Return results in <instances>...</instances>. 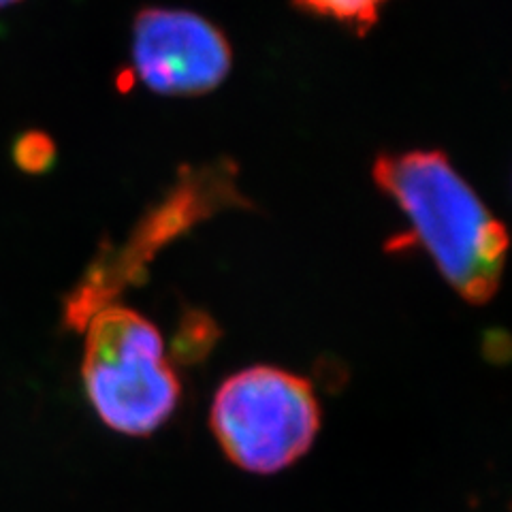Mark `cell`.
I'll list each match as a JSON object with an SVG mask.
<instances>
[{"instance_id": "cell-6", "label": "cell", "mask_w": 512, "mask_h": 512, "mask_svg": "<svg viewBox=\"0 0 512 512\" xmlns=\"http://www.w3.org/2000/svg\"><path fill=\"white\" fill-rule=\"evenodd\" d=\"M222 338L216 320L199 308L184 310L171 340V359L182 365H197L210 357Z\"/></svg>"}, {"instance_id": "cell-4", "label": "cell", "mask_w": 512, "mask_h": 512, "mask_svg": "<svg viewBox=\"0 0 512 512\" xmlns=\"http://www.w3.org/2000/svg\"><path fill=\"white\" fill-rule=\"evenodd\" d=\"M210 423L235 466L276 474L308 455L320 429V406L306 378L252 365L222 382Z\"/></svg>"}, {"instance_id": "cell-5", "label": "cell", "mask_w": 512, "mask_h": 512, "mask_svg": "<svg viewBox=\"0 0 512 512\" xmlns=\"http://www.w3.org/2000/svg\"><path fill=\"white\" fill-rule=\"evenodd\" d=\"M137 75L150 90L173 96L205 94L231 71V45L205 18L180 9H146L133 28Z\"/></svg>"}, {"instance_id": "cell-3", "label": "cell", "mask_w": 512, "mask_h": 512, "mask_svg": "<svg viewBox=\"0 0 512 512\" xmlns=\"http://www.w3.org/2000/svg\"><path fill=\"white\" fill-rule=\"evenodd\" d=\"M82 376L99 419L126 436H150L178 408L182 387L165 359L163 335L146 316L122 306L86 325Z\"/></svg>"}, {"instance_id": "cell-2", "label": "cell", "mask_w": 512, "mask_h": 512, "mask_svg": "<svg viewBox=\"0 0 512 512\" xmlns=\"http://www.w3.org/2000/svg\"><path fill=\"white\" fill-rule=\"evenodd\" d=\"M229 207H250L239 192L237 167L231 160L222 158L199 169L188 167L180 171L178 182L139 218L122 246L101 244L99 254L86 267V274L64 299V325L84 331L90 318L114 306L128 286L146 282L150 263L160 250Z\"/></svg>"}, {"instance_id": "cell-10", "label": "cell", "mask_w": 512, "mask_h": 512, "mask_svg": "<svg viewBox=\"0 0 512 512\" xmlns=\"http://www.w3.org/2000/svg\"><path fill=\"white\" fill-rule=\"evenodd\" d=\"M15 3H20V0H0V9H5V7L15 5Z\"/></svg>"}, {"instance_id": "cell-8", "label": "cell", "mask_w": 512, "mask_h": 512, "mask_svg": "<svg viewBox=\"0 0 512 512\" xmlns=\"http://www.w3.org/2000/svg\"><path fill=\"white\" fill-rule=\"evenodd\" d=\"M13 158L15 165H18L26 173H43L54 165L56 148L54 141L43 135V133H26L18 137L13 146Z\"/></svg>"}, {"instance_id": "cell-1", "label": "cell", "mask_w": 512, "mask_h": 512, "mask_svg": "<svg viewBox=\"0 0 512 512\" xmlns=\"http://www.w3.org/2000/svg\"><path fill=\"white\" fill-rule=\"evenodd\" d=\"M374 180L402 210L412 231L393 250L419 242L444 280L472 306L498 293L506 263L508 233L444 152L412 150L382 154Z\"/></svg>"}, {"instance_id": "cell-7", "label": "cell", "mask_w": 512, "mask_h": 512, "mask_svg": "<svg viewBox=\"0 0 512 512\" xmlns=\"http://www.w3.org/2000/svg\"><path fill=\"white\" fill-rule=\"evenodd\" d=\"M299 3L318 15L367 30L378 20L384 0H299Z\"/></svg>"}, {"instance_id": "cell-9", "label": "cell", "mask_w": 512, "mask_h": 512, "mask_svg": "<svg viewBox=\"0 0 512 512\" xmlns=\"http://www.w3.org/2000/svg\"><path fill=\"white\" fill-rule=\"evenodd\" d=\"M500 348L504 352H508V338L498 331H493L489 338L485 340V355L491 359V361H506V357L500 352Z\"/></svg>"}]
</instances>
